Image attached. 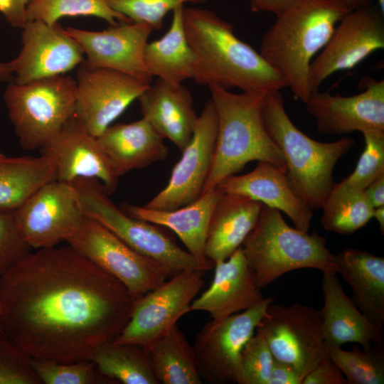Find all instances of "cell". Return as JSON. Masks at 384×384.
Instances as JSON below:
<instances>
[{
    "mask_svg": "<svg viewBox=\"0 0 384 384\" xmlns=\"http://www.w3.org/2000/svg\"><path fill=\"white\" fill-rule=\"evenodd\" d=\"M137 100L142 118L181 152L191 141L198 119L187 87L157 78Z\"/></svg>",
    "mask_w": 384,
    "mask_h": 384,
    "instance_id": "cb8c5ba5",
    "label": "cell"
},
{
    "mask_svg": "<svg viewBox=\"0 0 384 384\" xmlns=\"http://www.w3.org/2000/svg\"><path fill=\"white\" fill-rule=\"evenodd\" d=\"M183 6L173 10L168 31L160 38L148 42L144 50V63L150 75L172 85L194 80L197 73V58L184 31Z\"/></svg>",
    "mask_w": 384,
    "mask_h": 384,
    "instance_id": "f1b7e54d",
    "label": "cell"
},
{
    "mask_svg": "<svg viewBox=\"0 0 384 384\" xmlns=\"http://www.w3.org/2000/svg\"><path fill=\"white\" fill-rule=\"evenodd\" d=\"M217 132L218 116L210 99L205 103L193 137L181 151V157L174 165L166 186L144 207L176 209L202 195L212 166Z\"/></svg>",
    "mask_w": 384,
    "mask_h": 384,
    "instance_id": "2e32d148",
    "label": "cell"
},
{
    "mask_svg": "<svg viewBox=\"0 0 384 384\" xmlns=\"http://www.w3.org/2000/svg\"><path fill=\"white\" fill-rule=\"evenodd\" d=\"M14 0H0V12L4 16L6 19L13 9Z\"/></svg>",
    "mask_w": 384,
    "mask_h": 384,
    "instance_id": "681fc988",
    "label": "cell"
},
{
    "mask_svg": "<svg viewBox=\"0 0 384 384\" xmlns=\"http://www.w3.org/2000/svg\"><path fill=\"white\" fill-rule=\"evenodd\" d=\"M373 208L384 206V173L374 179L364 190Z\"/></svg>",
    "mask_w": 384,
    "mask_h": 384,
    "instance_id": "f6af8a7d",
    "label": "cell"
},
{
    "mask_svg": "<svg viewBox=\"0 0 384 384\" xmlns=\"http://www.w3.org/2000/svg\"><path fill=\"white\" fill-rule=\"evenodd\" d=\"M351 10L343 0H295L264 34L259 53L304 103L311 61Z\"/></svg>",
    "mask_w": 384,
    "mask_h": 384,
    "instance_id": "3957f363",
    "label": "cell"
},
{
    "mask_svg": "<svg viewBox=\"0 0 384 384\" xmlns=\"http://www.w3.org/2000/svg\"><path fill=\"white\" fill-rule=\"evenodd\" d=\"M76 80L57 75L26 84L10 82L4 100L21 146L40 149L73 115Z\"/></svg>",
    "mask_w": 384,
    "mask_h": 384,
    "instance_id": "52a82bcc",
    "label": "cell"
},
{
    "mask_svg": "<svg viewBox=\"0 0 384 384\" xmlns=\"http://www.w3.org/2000/svg\"><path fill=\"white\" fill-rule=\"evenodd\" d=\"M134 303L70 245L41 248L0 274V332L31 358L92 361L123 331Z\"/></svg>",
    "mask_w": 384,
    "mask_h": 384,
    "instance_id": "6da1fadb",
    "label": "cell"
},
{
    "mask_svg": "<svg viewBox=\"0 0 384 384\" xmlns=\"http://www.w3.org/2000/svg\"><path fill=\"white\" fill-rule=\"evenodd\" d=\"M85 217L75 186L58 179L41 186L14 210L18 233L37 250L67 242Z\"/></svg>",
    "mask_w": 384,
    "mask_h": 384,
    "instance_id": "8fae6325",
    "label": "cell"
},
{
    "mask_svg": "<svg viewBox=\"0 0 384 384\" xmlns=\"http://www.w3.org/2000/svg\"><path fill=\"white\" fill-rule=\"evenodd\" d=\"M97 139L119 178L164 160L169 154L164 139L144 118L110 125Z\"/></svg>",
    "mask_w": 384,
    "mask_h": 384,
    "instance_id": "484cf974",
    "label": "cell"
},
{
    "mask_svg": "<svg viewBox=\"0 0 384 384\" xmlns=\"http://www.w3.org/2000/svg\"><path fill=\"white\" fill-rule=\"evenodd\" d=\"M208 87L217 112L218 132L212 166L203 193L242 171L250 161L285 166L281 151L265 125L262 102L265 95L233 93L215 85Z\"/></svg>",
    "mask_w": 384,
    "mask_h": 384,
    "instance_id": "277c9868",
    "label": "cell"
},
{
    "mask_svg": "<svg viewBox=\"0 0 384 384\" xmlns=\"http://www.w3.org/2000/svg\"><path fill=\"white\" fill-rule=\"evenodd\" d=\"M302 380L292 366L274 358L267 384H302Z\"/></svg>",
    "mask_w": 384,
    "mask_h": 384,
    "instance_id": "7bdbcfd3",
    "label": "cell"
},
{
    "mask_svg": "<svg viewBox=\"0 0 384 384\" xmlns=\"http://www.w3.org/2000/svg\"><path fill=\"white\" fill-rule=\"evenodd\" d=\"M302 384H347L337 365L327 356L302 380Z\"/></svg>",
    "mask_w": 384,
    "mask_h": 384,
    "instance_id": "b9f144b4",
    "label": "cell"
},
{
    "mask_svg": "<svg viewBox=\"0 0 384 384\" xmlns=\"http://www.w3.org/2000/svg\"><path fill=\"white\" fill-rule=\"evenodd\" d=\"M14 78L12 70L9 62L0 61V82H11Z\"/></svg>",
    "mask_w": 384,
    "mask_h": 384,
    "instance_id": "7dc6e473",
    "label": "cell"
},
{
    "mask_svg": "<svg viewBox=\"0 0 384 384\" xmlns=\"http://www.w3.org/2000/svg\"><path fill=\"white\" fill-rule=\"evenodd\" d=\"M262 203L247 196L222 193L208 228L205 254L214 264L228 259L255 228Z\"/></svg>",
    "mask_w": 384,
    "mask_h": 384,
    "instance_id": "4316f807",
    "label": "cell"
},
{
    "mask_svg": "<svg viewBox=\"0 0 384 384\" xmlns=\"http://www.w3.org/2000/svg\"><path fill=\"white\" fill-rule=\"evenodd\" d=\"M183 23L198 61L196 83L263 95L287 87L260 53L237 37L233 26L213 11L183 6Z\"/></svg>",
    "mask_w": 384,
    "mask_h": 384,
    "instance_id": "7a4b0ae2",
    "label": "cell"
},
{
    "mask_svg": "<svg viewBox=\"0 0 384 384\" xmlns=\"http://www.w3.org/2000/svg\"><path fill=\"white\" fill-rule=\"evenodd\" d=\"M365 147L353 172L342 182L352 188L364 190L384 173V132L362 133Z\"/></svg>",
    "mask_w": 384,
    "mask_h": 384,
    "instance_id": "f35d334b",
    "label": "cell"
},
{
    "mask_svg": "<svg viewBox=\"0 0 384 384\" xmlns=\"http://www.w3.org/2000/svg\"><path fill=\"white\" fill-rule=\"evenodd\" d=\"M207 0H107L114 11L132 22L146 23L154 30L161 29L169 11L186 3L203 4Z\"/></svg>",
    "mask_w": 384,
    "mask_h": 384,
    "instance_id": "74e56055",
    "label": "cell"
},
{
    "mask_svg": "<svg viewBox=\"0 0 384 384\" xmlns=\"http://www.w3.org/2000/svg\"><path fill=\"white\" fill-rule=\"evenodd\" d=\"M326 245L324 236L289 226L281 211L263 204L242 248L257 286L263 288L295 270L313 268L322 273H338L335 255Z\"/></svg>",
    "mask_w": 384,
    "mask_h": 384,
    "instance_id": "8992f818",
    "label": "cell"
},
{
    "mask_svg": "<svg viewBox=\"0 0 384 384\" xmlns=\"http://www.w3.org/2000/svg\"><path fill=\"white\" fill-rule=\"evenodd\" d=\"M92 361L103 375L116 383L159 384L143 346L108 341L97 349Z\"/></svg>",
    "mask_w": 384,
    "mask_h": 384,
    "instance_id": "1f68e13d",
    "label": "cell"
},
{
    "mask_svg": "<svg viewBox=\"0 0 384 384\" xmlns=\"http://www.w3.org/2000/svg\"><path fill=\"white\" fill-rule=\"evenodd\" d=\"M82 47V63L91 69H110L150 84L153 77L144 63V50L154 30L146 23H122L102 31L65 28Z\"/></svg>",
    "mask_w": 384,
    "mask_h": 384,
    "instance_id": "ac0fdd59",
    "label": "cell"
},
{
    "mask_svg": "<svg viewBox=\"0 0 384 384\" xmlns=\"http://www.w3.org/2000/svg\"><path fill=\"white\" fill-rule=\"evenodd\" d=\"M336 272H323L324 306L322 332L325 346L341 347L346 343L360 344L363 349L381 347L383 326L370 321L348 297Z\"/></svg>",
    "mask_w": 384,
    "mask_h": 384,
    "instance_id": "603a6c76",
    "label": "cell"
},
{
    "mask_svg": "<svg viewBox=\"0 0 384 384\" xmlns=\"http://www.w3.org/2000/svg\"><path fill=\"white\" fill-rule=\"evenodd\" d=\"M33 369L44 384H116L103 375L91 360L62 363L31 358Z\"/></svg>",
    "mask_w": 384,
    "mask_h": 384,
    "instance_id": "d590c367",
    "label": "cell"
},
{
    "mask_svg": "<svg viewBox=\"0 0 384 384\" xmlns=\"http://www.w3.org/2000/svg\"><path fill=\"white\" fill-rule=\"evenodd\" d=\"M351 9L371 4V0H343Z\"/></svg>",
    "mask_w": 384,
    "mask_h": 384,
    "instance_id": "f907efd6",
    "label": "cell"
},
{
    "mask_svg": "<svg viewBox=\"0 0 384 384\" xmlns=\"http://www.w3.org/2000/svg\"><path fill=\"white\" fill-rule=\"evenodd\" d=\"M262 115L269 135L284 156L291 186L312 210L320 209L335 184L334 166L353 147L354 139L342 137L322 142L311 139L288 116L280 91L264 96Z\"/></svg>",
    "mask_w": 384,
    "mask_h": 384,
    "instance_id": "5b68a950",
    "label": "cell"
},
{
    "mask_svg": "<svg viewBox=\"0 0 384 384\" xmlns=\"http://www.w3.org/2000/svg\"><path fill=\"white\" fill-rule=\"evenodd\" d=\"M39 151L40 154L53 161L59 181L71 182L79 178H95L110 195L117 187L119 177L97 137L89 133L73 115Z\"/></svg>",
    "mask_w": 384,
    "mask_h": 384,
    "instance_id": "ffe728a7",
    "label": "cell"
},
{
    "mask_svg": "<svg viewBox=\"0 0 384 384\" xmlns=\"http://www.w3.org/2000/svg\"><path fill=\"white\" fill-rule=\"evenodd\" d=\"M321 208V224L326 230L349 235L364 227L373 218V207L363 190L334 184Z\"/></svg>",
    "mask_w": 384,
    "mask_h": 384,
    "instance_id": "d6a6232c",
    "label": "cell"
},
{
    "mask_svg": "<svg viewBox=\"0 0 384 384\" xmlns=\"http://www.w3.org/2000/svg\"><path fill=\"white\" fill-rule=\"evenodd\" d=\"M67 242L119 281L134 301L174 275L165 265L137 252L105 225L87 216Z\"/></svg>",
    "mask_w": 384,
    "mask_h": 384,
    "instance_id": "9c48e42d",
    "label": "cell"
},
{
    "mask_svg": "<svg viewBox=\"0 0 384 384\" xmlns=\"http://www.w3.org/2000/svg\"><path fill=\"white\" fill-rule=\"evenodd\" d=\"M383 346L361 350L354 346L327 348V354L343 373L347 384H383Z\"/></svg>",
    "mask_w": 384,
    "mask_h": 384,
    "instance_id": "e575fe53",
    "label": "cell"
},
{
    "mask_svg": "<svg viewBox=\"0 0 384 384\" xmlns=\"http://www.w3.org/2000/svg\"><path fill=\"white\" fill-rule=\"evenodd\" d=\"M22 29L21 50L9 61L13 82L26 84L63 75L84 61L82 47L60 23L28 21Z\"/></svg>",
    "mask_w": 384,
    "mask_h": 384,
    "instance_id": "e0dca14e",
    "label": "cell"
},
{
    "mask_svg": "<svg viewBox=\"0 0 384 384\" xmlns=\"http://www.w3.org/2000/svg\"><path fill=\"white\" fill-rule=\"evenodd\" d=\"M376 1L380 9L384 11V0H376Z\"/></svg>",
    "mask_w": 384,
    "mask_h": 384,
    "instance_id": "816d5d0a",
    "label": "cell"
},
{
    "mask_svg": "<svg viewBox=\"0 0 384 384\" xmlns=\"http://www.w3.org/2000/svg\"><path fill=\"white\" fill-rule=\"evenodd\" d=\"M95 16L112 27L132 23L127 17L114 11L107 0H30L26 8V19L41 21L52 25L63 16Z\"/></svg>",
    "mask_w": 384,
    "mask_h": 384,
    "instance_id": "836d02e7",
    "label": "cell"
},
{
    "mask_svg": "<svg viewBox=\"0 0 384 384\" xmlns=\"http://www.w3.org/2000/svg\"><path fill=\"white\" fill-rule=\"evenodd\" d=\"M150 84L110 69L81 63L77 72L74 117L97 137Z\"/></svg>",
    "mask_w": 384,
    "mask_h": 384,
    "instance_id": "9a60e30c",
    "label": "cell"
},
{
    "mask_svg": "<svg viewBox=\"0 0 384 384\" xmlns=\"http://www.w3.org/2000/svg\"><path fill=\"white\" fill-rule=\"evenodd\" d=\"M76 188L85 215L98 221L137 252L165 265L173 274L188 270H208L159 225L132 217L110 198L97 179L79 178Z\"/></svg>",
    "mask_w": 384,
    "mask_h": 384,
    "instance_id": "ba28073f",
    "label": "cell"
},
{
    "mask_svg": "<svg viewBox=\"0 0 384 384\" xmlns=\"http://www.w3.org/2000/svg\"><path fill=\"white\" fill-rule=\"evenodd\" d=\"M372 3L348 11L338 23L329 40L314 57L309 73L312 92L332 74L353 68L384 48V18Z\"/></svg>",
    "mask_w": 384,
    "mask_h": 384,
    "instance_id": "4fadbf2b",
    "label": "cell"
},
{
    "mask_svg": "<svg viewBox=\"0 0 384 384\" xmlns=\"http://www.w3.org/2000/svg\"><path fill=\"white\" fill-rule=\"evenodd\" d=\"M256 329L274 358L292 366L302 378L327 356L320 309L271 303Z\"/></svg>",
    "mask_w": 384,
    "mask_h": 384,
    "instance_id": "30bf717a",
    "label": "cell"
},
{
    "mask_svg": "<svg viewBox=\"0 0 384 384\" xmlns=\"http://www.w3.org/2000/svg\"><path fill=\"white\" fill-rule=\"evenodd\" d=\"M338 273L351 289L350 297L373 323L384 325V257L346 248L335 255Z\"/></svg>",
    "mask_w": 384,
    "mask_h": 384,
    "instance_id": "83f0119b",
    "label": "cell"
},
{
    "mask_svg": "<svg viewBox=\"0 0 384 384\" xmlns=\"http://www.w3.org/2000/svg\"><path fill=\"white\" fill-rule=\"evenodd\" d=\"M206 272H180L136 299L127 324L114 341L149 346L191 311L193 300L203 287Z\"/></svg>",
    "mask_w": 384,
    "mask_h": 384,
    "instance_id": "7c38bea8",
    "label": "cell"
},
{
    "mask_svg": "<svg viewBox=\"0 0 384 384\" xmlns=\"http://www.w3.org/2000/svg\"><path fill=\"white\" fill-rule=\"evenodd\" d=\"M159 384H201L192 346L175 325L146 347Z\"/></svg>",
    "mask_w": 384,
    "mask_h": 384,
    "instance_id": "4dcf8cb0",
    "label": "cell"
},
{
    "mask_svg": "<svg viewBox=\"0 0 384 384\" xmlns=\"http://www.w3.org/2000/svg\"><path fill=\"white\" fill-rule=\"evenodd\" d=\"M254 12H270L274 15L282 12L295 0H248Z\"/></svg>",
    "mask_w": 384,
    "mask_h": 384,
    "instance_id": "ee69618b",
    "label": "cell"
},
{
    "mask_svg": "<svg viewBox=\"0 0 384 384\" xmlns=\"http://www.w3.org/2000/svg\"><path fill=\"white\" fill-rule=\"evenodd\" d=\"M273 362L263 334L256 329L240 351L235 383L267 384Z\"/></svg>",
    "mask_w": 384,
    "mask_h": 384,
    "instance_id": "8d00e7d4",
    "label": "cell"
},
{
    "mask_svg": "<svg viewBox=\"0 0 384 384\" xmlns=\"http://www.w3.org/2000/svg\"><path fill=\"white\" fill-rule=\"evenodd\" d=\"M31 249L18 233L14 211L0 210V274L25 258Z\"/></svg>",
    "mask_w": 384,
    "mask_h": 384,
    "instance_id": "60d3db41",
    "label": "cell"
},
{
    "mask_svg": "<svg viewBox=\"0 0 384 384\" xmlns=\"http://www.w3.org/2000/svg\"><path fill=\"white\" fill-rule=\"evenodd\" d=\"M217 188L223 193L247 196L277 209L288 216L296 228L309 232L313 210L291 186L286 166L258 161L252 171L241 176H230Z\"/></svg>",
    "mask_w": 384,
    "mask_h": 384,
    "instance_id": "44dd1931",
    "label": "cell"
},
{
    "mask_svg": "<svg viewBox=\"0 0 384 384\" xmlns=\"http://www.w3.org/2000/svg\"><path fill=\"white\" fill-rule=\"evenodd\" d=\"M0 311H1V307H0Z\"/></svg>",
    "mask_w": 384,
    "mask_h": 384,
    "instance_id": "f5cc1de1",
    "label": "cell"
},
{
    "mask_svg": "<svg viewBox=\"0 0 384 384\" xmlns=\"http://www.w3.org/2000/svg\"><path fill=\"white\" fill-rule=\"evenodd\" d=\"M31 357L0 332V384H41Z\"/></svg>",
    "mask_w": 384,
    "mask_h": 384,
    "instance_id": "ab89813d",
    "label": "cell"
},
{
    "mask_svg": "<svg viewBox=\"0 0 384 384\" xmlns=\"http://www.w3.org/2000/svg\"><path fill=\"white\" fill-rule=\"evenodd\" d=\"M210 286L191 304V311H203L220 320L245 311L265 297L250 269L242 246L226 260L214 264Z\"/></svg>",
    "mask_w": 384,
    "mask_h": 384,
    "instance_id": "7402d4cb",
    "label": "cell"
},
{
    "mask_svg": "<svg viewBox=\"0 0 384 384\" xmlns=\"http://www.w3.org/2000/svg\"><path fill=\"white\" fill-rule=\"evenodd\" d=\"M55 179V166L48 156L0 153V210L14 211L41 186Z\"/></svg>",
    "mask_w": 384,
    "mask_h": 384,
    "instance_id": "f546056e",
    "label": "cell"
},
{
    "mask_svg": "<svg viewBox=\"0 0 384 384\" xmlns=\"http://www.w3.org/2000/svg\"><path fill=\"white\" fill-rule=\"evenodd\" d=\"M272 296L255 306L220 320L207 322L192 346L199 374L211 384L235 383L239 356L254 334Z\"/></svg>",
    "mask_w": 384,
    "mask_h": 384,
    "instance_id": "5bb4252c",
    "label": "cell"
},
{
    "mask_svg": "<svg viewBox=\"0 0 384 384\" xmlns=\"http://www.w3.org/2000/svg\"><path fill=\"white\" fill-rule=\"evenodd\" d=\"M373 218L378 221L381 233H384V206L373 208Z\"/></svg>",
    "mask_w": 384,
    "mask_h": 384,
    "instance_id": "c3c4849f",
    "label": "cell"
},
{
    "mask_svg": "<svg viewBox=\"0 0 384 384\" xmlns=\"http://www.w3.org/2000/svg\"><path fill=\"white\" fill-rule=\"evenodd\" d=\"M362 83L363 91L351 96L319 90L309 95L304 104L319 132H384V80L368 77Z\"/></svg>",
    "mask_w": 384,
    "mask_h": 384,
    "instance_id": "d6986e66",
    "label": "cell"
},
{
    "mask_svg": "<svg viewBox=\"0 0 384 384\" xmlns=\"http://www.w3.org/2000/svg\"><path fill=\"white\" fill-rule=\"evenodd\" d=\"M30 0H14V6L6 21L14 27L23 28L26 22V8Z\"/></svg>",
    "mask_w": 384,
    "mask_h": 384,
    "instance_id": "bcb514c9",
    "label": "cell"
},
{
    "mask_svg": "<svg viewBox=\"0 0 384 384\" xmlns=\"http://www.w3.org/2000/svg\"><path fill=\"white\" fill-rule=\"evenodd\" d=\"M222 193L216 187L193 202L173 210L149 209L128 203L122 205L121 208L132 217L174 232L187 251L209 270L214 267V263L205 254L206 236L213 211Z\"/></svg>",
    "mask_w": 384,
    "mask_h": 384,
    "instance_id": "d4e9b609",
    "label": "cell"
}]
</instances>
